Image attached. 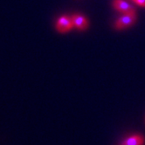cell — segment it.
Wrapping results in <instances>:
<instances>
[{
    "mask_svg": "<svg viewBox=\"0 0 145 145\" xmlns=\"http://www.w3.org/2000/svg\"><path fill=\"white\" fill-rule=\"evenodd\" d=\"M136 20V13L135 14H125L122 18L118 19L116 22V28L117 29H124L128 27V25L132 24Z\"/></svg>",
    "mask_w": 145,
    "mask_h": 145,
    "instance_id": "6da1fadb",
    "label": "cell"
},
{
    "mask_svg": "<svg viewBox=\"0 0 145 145\" xmlns=\"http://www.w3.org/2000/svg\"><path fill=\"white\" fill-rule=\"evenodd\" d=\"M114 6L118 10L123 12L124 14H135L136 13L134 8L128 3L122 1V0H115Z\"/></svg>",
    "mask_w": 145,
    "mask_h": 145,
    "instance_id": "7a4b0ae2",
    "label": "cell"
},
{
    "mask_svg": "<svg viewBox=\"0 0 145 145\" xmlns=\"http://www.w3.org/2000/svg\"><path fill=\"white\" fill-rule=\"evenodd\" d=\"M73 20L68 17H62L59 19L57 24V29L60 32H65L69 31L73 27Z\"/></svg>",
    "mask_w": 145,
    "mask_h": 145,
    "instance_id": "3957f363",
    "label": "cell"
},
{
    "mask_svg": "<svg viewBox=\"0 0 145 145\" xmlns=\"http://www.w3.org/2000/svg\"><path fill=\"white\" fill-rule=\"evenodd\" d=\"M72 20H73V25L76 26L78 29L84 30V29L87 28V21L85 19V18H83L81 16H79V15H74L72 18Z\"/></svg>",
    "mask_w": 145,
    "mask_h": 145,
    "instance_id": "277c9868",
    "label": "cell"
},
{
    "mask_svg": "<svg viewBox=\"0 0 145 145\" xmlns=\"http://www.w3.org/2000/svg\"><path fill=\"white\" fill-rule=\"evenodd\" d=\"M143 142H144V140L142 137L137 135V136H133L126 139L122 142V145H142Z\"/></svg>",
    "mask_w": 145,
    "mask_h": 145,
    "instance_id": "5b68a950",
    "label": "cell"
},
{
    "mask_svg": "<svg viewBox=\"0 0 145 145\" xmlns=\"http://www.w3.org/2000/svg\"><path fill=\"white\" fill-rule=\"evenodd\" d=\"M134 1L142 6H145V0H134Z\"/></svg>",
    "mask_w": 145,
    "mask_h": 145,
    "instance_id": "8992f818",
    "label": "cell"
}]
</instances>
